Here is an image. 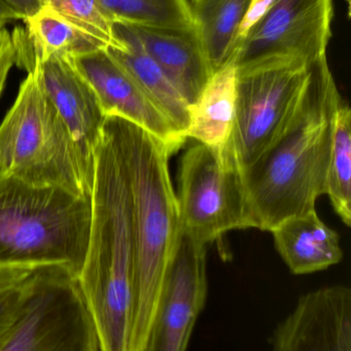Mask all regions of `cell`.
I'll list each match as a JSON object with an SVG mask.
<instances>
[{"label":"cell","mask_w":351,"mask_h":351,"mask_svg":"<svg viewBox=\"0 0 351 351\" xmlns=\"http://www.w3.org/2000/svg\"><path fill=\"white\" fill-rule=\"evenodd\" d=\"M311 65L278 62L238 68L230 152L241 172L273 144L292 119L306 90Z\"/></svg>","instance_id":"52a82bcc"},{"label":"cell","mask_w":351,"mask_h":351,"mask_svg":"<svg viewBox=\"0 0 351 351\" xmlns=\"http://www.w3.org/2000/svg\"><path fill=\"white\" fill-rule=\"evenodd\" d=\"M4 23V22H3Z\"/></svg>","instance_id":"83f0119b"},{"label":"cell","mask_w":351,"mask_h":351,"mask_svg":"<svg viewBox=\"0 0 351 351\" xmlns=\"http://www.w3.org/2000/svg\"><path fill=\"white\" fill-rule=\"evenodd\" d=\"M270 232L280 257L297 276L328 269L343 259L339 235L317 210L291 217Z\"/></svg>","instance_id":"2e32d148"},{"label":"cell","mask_w":351,"mask_h":351,"mask_svg":"<svg viewBox=\"0 0 351 351\" xmlns=\"http://www.w3.org/2000/svg\"><path fill=\"white\" fill-rule=\"evenodd\" d=\"M333 19V0H276L237 49V66L311 65L327 56Z\"/></svg>","instance_id":"9c48e42d"},{"label":"cell","mask_w":351,"mask_h":351,"mask_svg":"<svg viewBox=\"0 0 351 351\" xmlns=\"http://www.w3.org/2000/svg\"><path fill=\"white\" fill-rule=\"evenodd\" d=\"M201 0H98L113 23L198 35Z\"/></svg>","instance_id":"d6986e66"},{"label":"cell","mask_w":351,"mask_h":351,"mask_svg":"<svg viewBox=\"0 0 351 351\" xmlns=\"http://www.w3.org/2000/svg\"><path fill=\"white\" fill-rule=\"evenodd\" d=\"M115 34L121 45L106 47L107 53L168 119L173 129L185 138L189 125V105L125 25L115 23Z\"/></svg>","instance_id":"e0dca14e"},{"label":"cell","mask_w":351,"mask_h":351,"mask_svg":"<svg viewBox=\"0 0 351 351\" xmlns=\"http://www.w3.org/2000/svg\"><path fill=\"white\" fill-rule=\"evenodd\" d=\"M271 351H351V291L324 287L300 297L274 332Z\"/></svg>","instance_id":"8fae6325"},{"label":"cell","mask_w":351,"mask_h":351,"mask_svg":"<svg viewBox=\"0 0 351 351\" xmlns=\"http://www.w3.org/2000/svg\"><path fill=\"white\" fill-rule=\"evenodd\" d=\"M251 0H201L198 12V37L212 73L234 53L239 27Z\"/></svg>","instance_id":"ffe728a7"},{"label":"cell","mask_w":351,"mask_h":351,"mask_svg":"<svg viewBox=\"0 0 351 351\" xmlns=\"http://www.w3.org/2000/svg\"><path fill=\"white\" fill-rule=\"evenodd\" d=\"M36 269L26 266H0V293L20 286Z\"/></svg>","instance_id":"4316f807"},{"label":"cell","mask_w":351,"mask_h":351,"mask_svg":"<svg viewBox=\"0 0 351 351\" xmlns=\"http://www.w3.org/2000/svg\"><path fill=\"white\" fill-rule=\"evenodd\" d=\"M276 0H251L249 8L245 12V18H243L240 27H239L238 33H237L234 45V53H236L237 49L240 47L249 31L265 16L266 12L269 10L272 4Z\"/></svg>","instance_id":"d4e9b609"},{"label":"cell","mask_w":351,"mask_h":351,"mask_svg":"<svg viewBox=\"0 0 351 351\" xmlns=\"http://www.w3.org/2000/svg\"><path fill=\"white\" fill-rule=\"evenodd\" d=\"M91 215V197L0 175V266H56L78 278Z\"/></svg>","instance_id":"277c9868"},{"label":"cell","mask_w":351,"mask_h":351,"mask_svg":"<svg viewBox=\"0 0 351 351\" xmlns=\"http://www.w3.org/2000/svg\"><path fill=\"white\" fill-rule=\"evenodd\" d=\"M123 25L162 69L185 103L189 106L193 104L212 74L198 35Z\"/></svg>","instance_id":"5bb4252c"},{"label":"cell","mask_w":351,"mask_h":351,"mask_svg":"<svg viewBox=\"0 0 351 351\" xmlns=\"http://www.w3.org/2000/svg\"><path fill=\"white\" fill-rule=\"evenodd\" d=\"M0 351H101L76 278L61 267L37 268Z\"/></svg>","instance_id":"8992f818"},{"label":"cell","mask_w":351,"mask_h":351,"mask_svg":"<svg viewBox=\"0 0 351 351\" xmlns=\"http://www.w3.org/2000/svg\"><path fill=\"white\" fill-rule=\"evenodd\" d=\"M237 82L238 66L234 55L212 74L197 100L190 105L189 125L185 132V139L195 140L225 160H233L230 146L236 115Z\"/></svg>","instance_id":"9a60e30c"},{"label":"cell","mask_w":351,"mask_h":351,"mask_svg":"<svg viewBox=\"0 0 351 351\" xmlns=\"http://www.w3.org/2000/svg\"><path fill=\"white\" fill-rule=\"evenodd\" d=\"M23 21L26 24L25 35L31 43L29 45L35 62L43 61L52 56L74 59L107 47L45 4Z\"/></svg>","instance_id":"ac0fdd59"},{"label":"cell","mask_w":351,"mask_h":351,"mask_svg":"<svg viewBox=\"0 0 351 351\" xmlns=\"http://www.w3.org/2000/svg\"><path fill=\"white\" fill-rule=\"evenodd\" d=\"M26 280L16 288L0 293V344L8 335L22 308Z\"/></svg>","instance_id":"603a6c76"},{"label":"cell","mask_w":351,"mask_h":351,"mask_svg":"<svg viewBox=\"0 0 351 351\" xmlns=\"http://www.w3.org/2000/svg\"><path fill=\"white\" fill-rule=\"evenodd\" d=\"M71 60L92 86L106 117L117 115L135 123L163 142L172 154L183 147L187 139L173 129L106 49Z\"/></svg>","instance_id":"7c38bea8"},{"label":"cell","mask_w":351,"mask_h":351,"mask_svg":"<svg viewBox=\"0 0 351 351\" xmlns=\"http://www.w3.org/2000/svg\"><path fill=\"white\" fill-rule=\"evenodd\" d=\"M82 32L104 43L117 47L121 41L115 37V23L101 8L98 0H43Z\"/></svg>","instance_id":"7402d4cb"},{"label":"cell","mask_w":351,"mask_h":351,"mask_svg":"<svg viewBox=\"0 0 351 351\" xmlns=\"http://www.w3.org/2000/svg\"><path fill=\"white\" fill-rule=\"evenodd\" d=\"M181 235L202 245L236 229L249 228L242 172L232 160L196 143L179 164Z\"/></svg>","instance_id":"ba28073f"},{"label":"cell","mask_w":351,"mask_h":351,"mask_svg":"<svg viewBox=\"0 0 351 351\" xmlns=\"http://www.w3.org/2000/svg\"><path fill=\"white\" fill-rule=\"evenodd\" d=\"M328 57L311 65L298 108L271 146L243 171L249 228L271 231L315 210L326 194L336 111L342 101Z\"/></svg>","instance_id":"6da1fadb"},{"label":"cell","mask_w":351,"mask_h":351,"mask_svg":"<svg viewBox=\"0 0 351 351\" xmlns=\"http://www.w3.org/2000/svg\"><path fill=\"white\" fill-rule=\"evenodd\" d=\"M207 291L206 247L181 235L144 351H187Z\"/></svg>","instance_id":"30bf717a"},{"label":"cell","mask_w":351,"mask_h":351,"mask_svg":"<svg viewBox=\"0 0 351 351\" xmlns=\"http://www.w3.org/2000/svg\"><path fill=\"white\" fill-rule=\"evenodd\" d=\"M326 194L342 222L351 224V110L342 99L336 111Z\"/></svg>","instance_id":"44dd1931"},{"label":"cell","mask_w":351,"mask_h":351,"mask_svg":"<svg viewBox=\"0 0 351 351\" xmlns=\"http://www.w3.org/2000/svg\"><path fill=\"white\" fill-rule=\"evenodd\" d=\"M35 65L43 90L67 125L82 158L94 170L95 150L106 119L94 90L71 58L52 56Z\"/></svg>","instance_id":"4fadbf2b"},{"label":"cell","mask_w":351,"mask_h":351,"mask_svg":"<svg viewBox=\"0 0 351 351\" xmlns=\"http://www.w3.org/2000/svg\"><path fill=\"white\" fill-rule=\"evenodd\" d=\"M43 5V0H0V22L25 20Z\"/></svg>","instance_id":"484cf974"},{"label":"cell","mask_w":351,"mask_h":351,"mask_svg":"<svg viewBox=\"0 0 351 351\" xmlns=\"http://www.w3.org/2000/svg\"><path fill=\"white\" fill-rule=\"evenodd\" d=\"M91 208L78 288L101 351H130L135 293L131 196L123 167L103 130L95 150Z\"/></svg>","instance_id":"3957f363"},{"label":"cell","mask_w":351,"mask_h":351,"mask_svg":"<svg viewBox=\"0 0 351 351\" xmlns=\"http://www.w3.org/2000/svg\"><path fill=\"white\" fill-rule=\"evenodd\" d=\"M18 65V47L14 33H10L5 23L0 22V97L5 88L10 70Z\"/></svg>","instance_id":"cb8c5ba5"},{"label":"cell","mask_w":351,"mask_h":351,"mask_svg":"<svg viewBox=\"0 0 351 351\" xmlns=\"http://www.w3.org/2000/svg\"><path fill=\"white\" fill-rule=\"evenodd\" d=\"M93 173L35 65L0 125V175L91 197Z\"/></svg>","instance_id":"5b68a950"},{"label":"cell","mask_w":351,"mask_h":351,"mask_svg":"<svg viewBox=\"0 0 351 351\" xmlns=\"http://www.w3.org/2000/svg\"><path fill=\"white\" fill-rule=\"evenodd\" d=\"M103 131L123 167L135 237V293L130 351H144L181 239L179 202L169 172L168 147L117 115Z\"/></svg>","instance_id":"7a4b0ae2"}]
</instances>
